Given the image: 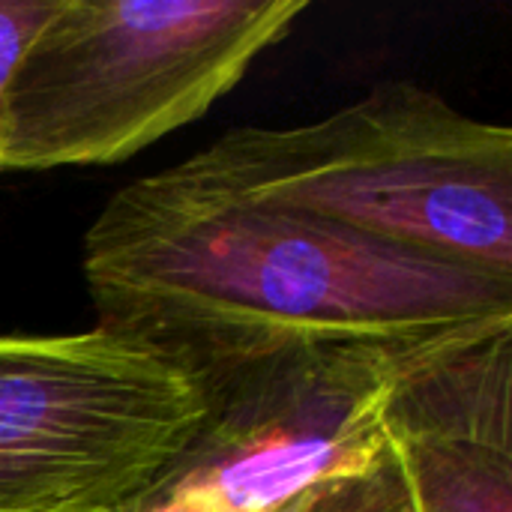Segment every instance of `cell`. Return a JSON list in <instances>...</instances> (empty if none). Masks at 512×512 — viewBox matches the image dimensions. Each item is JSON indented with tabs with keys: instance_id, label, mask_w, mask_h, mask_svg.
Listing matches in <instances>:
<instances>
[{
	"instance_id": "6da1fadb",
	"label": "cell",
	"mask_w": 512,
	"mask_h": 512,
	"mask_svg": "<svg viewBox=\"0 0 512 512\" xmlns=\"http://www.w3.org/2000/svg\"><path fill=\"white\" fill-rule=\"evenodd\" d=\"M99 327L201 381L261 357L420 351L512 324V285L234 192L186 162L123 186L84 234Z\"/></svg>"
},
{
	"instance_id": "7a4b0ae2",
	"label": "cell",
	"mask_w": 512,
	"mask_h": 512,
	"mask_svg": "<svg viewBox=\"0 0 512 512\" xmlns=\"http://www.w3.org/2000/svg\"><path fill=\"white\" fill-rule=\"evenodd\" d=\"M186 165L234 192L512 285V129L411 81H387L306 126L231 129Z\"/></svg>"
},
{
	"instance_id": "3957f363",
	"label": "cell",
	"mask_w": 512,
	"mask_h": 512,
	"mask_svg": "<svg viewBox=\"0 0 512 512\" xmlns=\"http://www.w3.org/2000/svg\"><path fill=\"white\" fill-rule=\"evenodd\" d=\"M309 0H57L6 99L3 171L111 165L198 120Z\"/></svg>"
},
{
	"instance_id": "277c9868",
	"label": "cell",
	"mask_w": 512,
	"mask_h": 512,
	"mask_svg": "<svg viewBox=\"0 0 512 512\" xmlns=\"http://www.w3.org/2000/svg\"><path fill=\"white\" fill-rule=\"evenodd\" d=\"M207 408L201 378L132 336H0V512H120Z\"/></svg>"
},
{
	"instance_id": "5b68a950",
	"label": "cell",
	"mask_w": 512,
	"mask_h": 512,
	"mask_svg": "<svg viewBox=\"0 0 512 512\" xmlns=\"http://www.w3.org/2000/svg\"><path fill=\"white\" fill-rule=\"evenodd\" d=\"M408 354L318 345L204 378L201 423L120 512H267L369 471Z\"/></svg>"
},
{
	"instance_id": "8992f818",
	"label": "cell",
	"mask_w": 512,
	"mask_h": 512,
	"mask_svg": "<svg viewBox=\"0 0 512 512\" xmlns=\"http://www.w3.org/2000/svg\"><path fill=\"white\" fill-rule=\"evenodd\" d=\"M384 441L417 512H512V324L408 354Z\"/></svg>"
},
{
	"instance_id": "52a82bcc",
	"label": "cell",
	"mask_w": 512,
	"mask_h": 512,
	"mask_svg": "<svg viewBox=\"0 0 512 512\" xmlns=\"http://www.w3.org/2000/svg\"><path fill=\"white\" fill-rule=\"evenodd\" d=\"M315 512H417L396 456L387 453L363 474L333 483Z\"/></svg>"
},
{
	"instance_id": "ba28073f",
	"label": "cell",
	"mask_w": 512,
	"mask_h": 512,
	"mask_svg": "<svg viewBox=\"0 0 512 512\" xmlns=\"http://www.w3.org/2000/svg\"><path fill=\"white\" fill-rule=\"evenodd\" d=\"M54 9L57 0H0V171H3V144H6L9 87L30 42L48 24Z\"/></svg>"
},
{
	"instance_id": "9c48e42d",
	"label": "cell",
	"mask_w": 512,
	"mask_h": 512,
	"mask_svg": "<svg viewBox=\"0 0 512 512\" xmlns=\"http://www.w3.org/2000/svg\"><path fill=\"white\" fill-rule=\"evenodd\" d=\"M330 486H333V483H330ZM330 486H321V489H315V492H309V495H303V498H294V501H288V504H282V507H276V510H267V512H315L318 501H321V495H324Z\"/></svg>"
}]
</instances>
